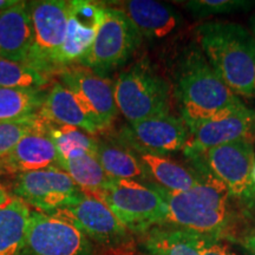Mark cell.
<instances>
[{"label": "cell", "instance_id": "6da1fadb", "mask_svg": "<svg viewBox=\"0 0 255 255\" xmlns=\"http://www.w3.org/2000/svg\"><path fill=\"white\" fill-rule=\"evenodd\" d=\"M184 157L188 162L202 167L205 171L202 183L184 191L168 190L155 183H148L167 205L165 225L232 244L244 229L253 223L248 221L232 199L227 187L210 173L199 157Z\"/></svg>", "mask_w": 255, "mask_h": 255}, {"label": "cell", "instance_id": "7a4b0ae2", "mask_svg": "<svg viewBox=\"0 0 255 255\" xmlns=\"http://www.w3.org/2000/svg\"><path fill=\"white\" fill-rule=\"evenodd\" d=\"M174 98L189 130L241 103L213 70L197 44L181 52L173 71Z\"/></svg>", "mask_w": 255, "mask_h": 255}, {"label": "cell", "instance_id": "3957f363", "mask_svg": "<svg viewBox=\"0 0 255 255\" xmlns=\"http://www.w3.org/2000/svg\"><path fill=\"white\" fill-rule=\"evenodd\" d=\"M197 45L235 95L255 97V37L240 24L209 21L196 26Z\"/></svg>", "mask_w": 255, "mask_h": 255}, {"label": "cell", "instance_id": "277c9868", "mask_svg": "<svg viewBox=\"0 0 255 255\" xmlns=\"http://www.w3.org/2000/svg\"><path fill=\"white\" fill-rule=\"evenodd\" d=\"M89 194L102 201L132 235L141 237L167 221V205L148 183L110 178L103 187Z\"/></svg>", "mask_w": 255, "mask_h": 255}, {"label": "cell", "instance_id": "5b68a950", "mask_svg": "<svg viewBox=\"0 0 255 255\" xmlns=\"http://www.w3.org/2000/svg\"><path fill=\"white\" fill-rule=\"evenodd\" d=\"M171 85L148 60H138L117 76L114 95L128 123L170 113Z\"/></svg>", "mask_w": 255, "mask_h": 255}, {"label": "cell", "instance_id": "8992f818", "mask_svg": "<svg viewBox=\"0 0 255 255\" xmlns=\"http://www.w3.org/2000/svg\"><path fill=\"white\" fill-rule=\"evenodd\" d=\"M196 156L207 169L227 187L232 199L251 223H255V186L252 167L255 161V143L237 141L202 152L182 151Z\"/></svg>", "mask_w": 255, "mask_h": 255}, {"label": "cell", "instance_id": "52a82bcc", "mask_svg": "<svg viewBox=\"0 0 255 255\" xmlns=\"http://www.w3.org/2000/svg\"><path fill=\"white\" fill-rule=\"evenodd\" d=\"M142 38L124 12L115 6H104L103 19L94 43L78 64L105 77L130 59L141 45Z\"/></svg>", "mask_w": 255, "mask_h": 255}, {"label": "cell", "instance_id": "ba28073f", "mask_svg": "<svg viewBox=\"0 0 255 255\" xmlns=\"http://www.w3.org/2000/svg\"><path fill=\"white\" fill-rule=\"evenodd\" d=\"M79 229L95 246L109 255L133 253L135 239L102 201L84 193L73 206L52 213Z\"/></svg>", "mask_w": 255, "mask_h": 255}, {"label": "cell", "instance_id": "9c48e42d", "mask_svg": "<svg viewBox=\"0 0 255 255\" xmlns=\"http://www.w3.org/2000/svg\"><path fill=\"white\" fill-rule=\"evenodd\" d=\"M32 45L26 64L50 75L56 71V57L68 28L70 1L43 0L28 2Z\"/></svg>", "mask_w": 255, "mask_h": 255}, {"label": "cell", "instance_id": "30bf717a", "mask_svg": "<svg viewBox=\"0 0 255 255\" xmlns=\"http://www.w3.org/2000/svg\"><path fill=\"white\" fill-rule=\"evenodd\" d=\"M96 246L83 233L56 215L31 212L19 255H95Z\"/></svg>", "mask_w": 255, "mask_h": 255}, {"label": "cell", "instance_id": "8fae6325", "mask_svg": "<svg viewBox=\"0 0 255 255\" xmlns=\"http://www.w3.org/2000/svg\"><path fill=\"white\" fill-rule=\"evenodd\" d=\"M13 194L40 213L52 214L75 205L84 191L63 169L51 167L18 174Z\"/></svg>", "mask_w": 255, "mask_h": 255}, {"label": "cell", "instance_id": "7c38bea8", "mask_svg": "<svg viewBox=\"0 0 255 255\" xmlns=\"http://www.w3.org/2000/svg\"><path fill=\"white\" fill-rule=\"evenodd\" d=\"M190 138V130L181 116L168 113L127 123L115 139L133 151L169 155L183 151Z\"/></svg>", "mask_w": 255, "mask_h": 255}, {"label": "cell", "instance_id": "4fadbf2b", "mask_svg": "<svg viewBox=\"0 0 255 255\" xmlns=\"http://www.w3.org/2000/svg\"><path fill=\"white\" fill-rule=\"evenodd\" d=\"M60 83L72 92L98 131L109 129L119 115L114 82L83 66H69L59 71Z\"/></svg>", "mask_w": 255, "mask_h": 255}, {"label": "cell", "instance_id": "5bb4252c", "mask_svg": "<svg viewBox=\"0 0 255 255\" xmlns=\"http://www.w3.org/2000/svg\"><path fill=\"white\" fill-rule=\"evenodd\" d=\"M237 141L255 143V110L242 102L194 128L183 151L202 152Z\"/></svg>", "mask_w": 255, "mask_h": 255}, {"label": "cell", "instance_id": "9a60e30c", "mask_svg": "<svg viewBox=\"0 0 255 255\" xmlns=\"http://www.w3.org/2000/svg\"><path fill=\"white\" fill-rule=\"evenodd\" d=\"M104 6L84 0H71L65 38L56 57V71L81 62L94 43L102 23Z\"/></svg>", "mask_w": 255, "mask_h": 255}, {"label": "cell", "instance_id": "2e32d148", "mask_svg": "<svg viewBox=\"0 0 255 255\" xmlns=\"http://www.w3.org/2000/svg\"><path fill=\"white\" fill-rule=\"evenodd\" d=\"M132 21L142 37L162 39L169 37L183 25V18L174 6L154 0H128L117 2Z\"/></svg>", "mask_w": 255, "mask_h": 255}, {"label": "cell", "instance_id": "e0dca14e", "mask_svg": "<svg viewBox=\"0 0 255 255\" xmlns=\"http://www.w3.org/2000/svg\"><path fill=\"white\" fill-rule=\"evenodd\" d=\"M1 161L6 173L9 174L30 173L51 167L59 168V155L46 131V121L44 120L43 127L25 136Z\"/></svg>", "mask_w": 255, "mask_h": 255}, {"label": "cell", "instance_id": "ac0fdd59", "mask_svg": "<svg viewBox=\"0 0 255 255\" xmlns=\"http://www.w3.org/2000/svg\"><path fill=\"white\" fill-rule=\"evenodd\" d=\"M133 151V150H132ZM148 174L150 183L168 190L184 191L191 189L205 180V171L200 164L182 162L168 155L133 151Z\"/></svg>", "mask_w": 255, "mask_h": 255}, {"label": "cell", "instance_id": "d6986e66", "mask_svg": "<svg viewBox=\"0 0 255 255\" xmlns=\"http://www.w3.org/2000/svg\"><path fill=\"white\" fill-rule=\"evenodd\" d=\"M32 45L28 2L17 1L0 12V57L26 64Z\"/></svg>", "mask_w": 255, "mask_h": 255}, {"label": "cell", "instance_id": "ffe728a7", "mask_svg": "<svg viewBox=\"0 0 255 255\" xmlns=\"http://www.w3.org/2000/svg\"><path fill=\"white\" fill-rule=\"evenodd\" d=\"M30 216L26 203L0 184V255H19Z\"/></svg>", "mask_w": 255, "mask_h": 255}, {"label": "cell", "instance_id": "44dd1931", "mask_svg": "<svg viewBox=\"0 0 255 255\" xmlns=\"http://www.w3.org/2000/svg\"><path fill=\"white\" fill-rule=\"evenodd\" d=\"M39 116L47 122L78 128L91 136L100 132L72 92L60 82H56L46 94Z\"/></svg>", "mask_w": 255, "mask_h": 255}, {"label": "cell", "instance_id": "7402d4cb", "mask_svg": "<svg viewBox=\"0 0 255 255\" xmlns=\"http://www.w3.org/2000/svg\"><path fill=\"white\" fill-rule=\"evenodd\" d=\"M144 255H201V235L162 225L139 237Z\"/></svg>", "mask_w": 255, "mask_h": 255}, {"label": "cell", "instance_id": "603a6c76", "mask_svg": "<svg viewBox=\"0 0 255 255\" xmlns=\"http://www.w3.org/2000/svg\"><path fill=\"white\" fill-rule=\"evenodd\" d=\"M96 157L110 178L150 183L148 174L135 152L117 139L113 141L98 139Z\"/></svg>", "mask_w": 255, "mask_h": 255}, {"label": "cell", "instance_id": "cb8c5ba5", "mask_svg": "<svg viewBox=\"0 0 255 255\" xmlns=\"http://www.w3.org/2000/svg\"><path fill=\"white\" fill-rule=\"evenodd\" d=\"M45 97L43 89L0 88V122L36 116L39 114Z\"/></svg>", "mask_w": 255, "mask_h": 255}, {"label": "cell", "instance_id": "d4e9b609", "mask_svg": "<svg viewBox=\"0 0 255 255\" xmlns=\"http://www.w3.org/2000/svg\"><path fill=\"white\" fill-rule=\"evenodd\" d=\"M46 131L55 143L59 162L75 157L82 152H90L95 156L97 154L98 139L78 128L60 126L46 121Z\"/></svg>", "mask_w": 255, "mask_h": 255}, {"label": "cell", "instance_id": "484cf974", "mask_svg": "<svg viewBox=\"0 0 255 255\" xmlns=\"http://www.w3.org/2000/svg\"><path fill=\"white\" fill-rule=\"evenodd\" d=\"M59 168L68 173L87 194L100 189L110 180L97 157L90 152H82L72 158L60 161Z\"/></svg>", "mask_w": 255, "mask_h": 255}, {"label": "cell", "instance_id": "4316f807", "mask_svg": "<svg viewBox=\"0 0 255 255\" xmlns=\"http://www.w3.org/2000/svg\"><path fill=\"white\" fill-rule=\"evenodd\" d=\"M49 82V75L27 64L0 57V88L41 89Z\"/></svg>", "mask_w": 255, "mask_h": 255}, {"label": "cell", "instance_id": "83f0119b", "mask_svg": "<svg viewBox=\"0 0 255 255\" xmlns=\"http://www.w3.org/2000/svg\"><path fill=\"white\" fill-rule=\"evenodd\" d=\"M44 120L39 116L19 121L0 122V159L6 157L25 136L43 127Z\"/></svg>", "mask_w": 255, "mask_h": 255}, {"label": "cell", "instance_id": "f1b7e54d", "mask_svg": "<svg viewBox=\"0 0 255 255\" xmlns=\"http://www.w3.org/2000/svg\"><path fill=\"white\" fill-rule=\"evenodd\" d=\"M183 4L193 17L202 19L214 14L248 9L253 7L255 2L247 0H190Z\"/></svg>", "mask_w": 255, "mask_h": 255}, {"label": "cell", "instance_id": "f546056e", "mask_svg": "<svg viewBox=\"0 0 255 255\" xmlns=\"http://www.w3.org/2000/svg\"><path fill=\"white\" fill-rule=\"evenodd\" d=\"M201 255H239L228 242L201 235Z\"/></svg>", "mask_w": 255, "mask_h": 255}, {"label": "cell", "instance_id": "4dcf8cb0", "mask_svg": "<svg viewBox=\"0 0 255 255\" xmlns=\"http://www.w3.org/2000/svg\"><path fill=\"white\" fill-rule=\"evenodd\" d=\"M232 244L240 248L244 255H255V223L244 229Z\"/></svg>", "mask_w": 255, "mask_h": 255}, {"label": "cell", "instance_id": "1f68e13d", "mask_svg": "<svg viewBox=\"0 0 255 255\" xmlns=\"http://www.w3.org/2000/svg\"><path fill=\"white\" fill-rule=\"evenodd\" d=\"M17 1L18 0H0V12L9 8L11 6H13Z\"/></svg>", "mask_w": 255, "mask_h": 255}, {"label": "cell", "instance_id": "d6a6232c", "mask_svg": "<svg viewBox=\"0 0 255 255\" xmlns=\"http://www.w3.org/2000/svg\"><path fill=\"white\" fill-rule=\"evenodd\" d=\"M251 177H252V182H253L254 186H255V161H254V163H253V167H252Z\"/></svg>", "mask_w": 255, "mask_h": 255}, {"label": "cell", "instance_id": "836d02e7", "mask_svg": "<svg viewBox=\"0 0 255 255\" xmlns=\"http://www.w3.org/2000/svg\"><path fill=\"white\" fill-rule=\"evenodd\" d=\"M4 174H6V169L4 167V163H2V161L0 159V176H2Z\"/></svg>", "mask_w": 255, "mask_h": 255}, {"label": "cell", "instance_id": "e575fe53", "mask_svg": "<svg viewBox=\"0 0 255 255\" xmlns=\"http://www.w3.org/2000/svg\"><path fill=\"white\" fill-rule=\"evenodd\" d=\"M252 27H253V31H254V37H255V17L252 19Z\"/></svg>", "mask_w": 255, "mask_h": 255}, {"label": "cell", "instance_id": "d590c367", "mask_svg": "<svg viewBox=\"0 0 255 255\" xmlns=\"http://www.w3.org/2000/svg\"><path fill=\"white\" fill-rule=\"evenodd\" d=\"M113 255H138L136 254V252H133V253H124V254H113ZM142 255H144L142 253Z\"/></svg>", "mask_w": 255, "mask_h": 255}]
</instances>
